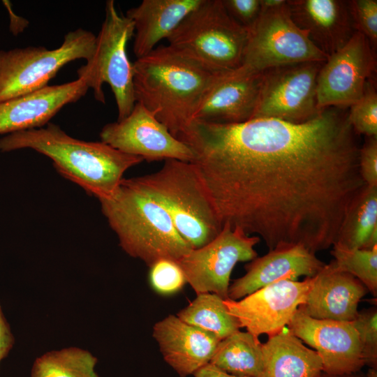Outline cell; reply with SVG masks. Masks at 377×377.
Returning a JSON list of instances; mask_svg holds the SVG:
<instances>
[{
  "label": "cell",
  "mask_w": 377,
  "mask_h": 377,
  "mask_svg": "<svg viewBox=\"0 0 377 377\" xmlns=\"http://www.w3.org/2000/svg\"><path fill=\"white\" fill-rule=\"evenodd\" d=\"M348 114L329 107L303 123L193 121L177 138L191 150L222 226L257 236L269 250L300 244L316 253L336 242L366 185Z\"/></svg>",
  "instance_id": "1"
},
{
  "label": "cell",
  "mask_w": 377,
  "mask_h": 377,
  "mask_svg": "<svg viewBox=\"0 0 377 377\" xmlns=\"http://www.w3.org/2000/svg\"><path fill=\"white\" fill-rule=\"evenodd\" d=\"M31 149L50 158L57 171L98 200L112 195L124 172L142 158L121 152L101 142L68 135L58 125L21 131L0 138V151Z\"/></svg>",
  "instance_id": "2"
},
{
  "label": "cell",
  "mask_w": 377,
  "mask_h": 377,
  "mask_svg": "<svg viewBox=\"0 0 377 377\" xmlns=\"http://www.w3.org/2000/svg\"><path fill=\"white\" fill-rule=\"evenodd\" d=\"M135 102L177 135L193 121L215 75L171 46L161 45L133 63Z\"/></svg>",
  "instance_id": "3"
},
{
  "label": "cell",
  "mask_w": 377,
  "mask_h": 377,
  "mask_svg": "<svg viewBox=\"0 0 377 377\" xmlns=\"http://www.w3.org/2000/svg\"><path fill=\"white\" fill-rule=\"evenodd\" d=\"M98 200L119 246L149 267L161 259L177 262L192 249L166 211L128 179L123 178L112 195Z\"/></svg>",
  "instance_id": "4"
},
{
  "label": "cell",
  "mask_w": 377,
  "mask_h": 377,
  "mask_svg": "<svg viewBox=\"0 0 377 377\" xmlns=\"http://www.w3.org/2000/svg\"><path fill=\"white\" fill-rule=\"evenodd\" d=\"M128 179L166 211L192 249L207 244L221 232L214 205L191 162L167 159L158 171Z\"/></svg>",
  "instance_id": "5"
},
{
  "label": "cell",
  "mask_w": 377,
  "mask_h": 377,
  "mask_svg": "<svg viewBox=\"0 0 377 377\" xmlns=\"http://www.w3.org/2000/svg\"><path fill=\"white\" fill-rule=\"evenodd\" d=\"M248 31L227 13L222 0H202L168 37V45L215 73L239 68Z\"/></svg>",
  "instance_id": "6"
},
{
  "label": "cell",
  "mask_w": 377,
  "mask_h": 377,
  "mask_svg": "<svg viewBox=\"0 0 377 377\" xmlns=\"http://www.w3.org/2000/svg\"><path fill=\"white\" fill-rule=\"evenodd\" d=\"M105 12L94 53L77 73L78 78L85 80L89 89L93 90L96 100L102 103H105L103 85L108 83L110 86L119 121L131 113L135 103L133 64L126 52L127 44L134 35V24L117 12L113 0L106 1Z\"/></svg>",
  "instance_id": "7"
},
{
  "label": "cell",
  "mask_w": 377,
  "mask_h": 377,
  "mask_svg": "<svg viewBox=\"0 0 377 377\" xmlns=\"http://www.w3.org/2000/svg\"><path fill=\"white\" fill-rule=\"evenodd\" d=\"M96 37L79 28L68 32L61 45L48 50L43 46L0 50V103L47 86L60 69L71 61L92 56Z\"/></svg>",
  "instance_id": "8"
},
{
  "label": "cell",
  "mask_w": 377,
  "mask_h": 377,
  "mask_svg": "<svg viewBox=\"0 0 377 377\" xmlns=\"http://www.w3.org/2000/svg\"><path fill=\"white\" fill-rule=\"evenodd\" d=\"M247 31L242 63L239 67L245 73H260L280 66L325 61L328 58L293 21L287 1L282 6L260 10L258 19Z\"/></svg>",
  "instance_id": "9"
},
{
  "label": "cell",
  "mask_w": 377,
  "mask_h": 377,
  "mask_svg": "<svg viewBox=\"0 0 377 377\" xmlns=\"http://www.w3.org/2000/svg\"><path fill=\"white\" fill-rule=\"evenodd\" d=\"M325 61L280 66L263 72V81L251 119L274 118L303 123L317 116L316 85Z\"/></svg>",
  "instance_id": "10"
},
{
  "label": "cell",
  "mask_w": 377,
  "mask_h": 377,
  "mask_svg": "<svg viewBox=\"0 0 377 377\" xmlns=\"http://www.w3.org/2000/svg\"><path fill=\"white\" fill-rule=\"evenodd\" d=\"M260 241L258 237L249 235L241 228L224 224L213 240L191 249L177 263L197 295L212 293L227 300L233 268L239 262L258 257L254 246Z\"/></svg>",
  "instance_id": "11"
},
{
  "label": "cell",
  "mask_w": 377,
  "mask_h": 377,
  "mask_svg": "<svg viewBox=\"0 0 377 377\" xmlns=\"http://www.w3.org/2000/svg\"><path fill=\"white\" fill-rule=\"evenodd\" d=\"M376 70V53L367 38L355 31L348 43L323 63L316 85L320 110L350 107L363 95Z\"/></svg>",
  "instance_id": "12"
},
{
  "label": "cell",
  "mask_w": 377,
  "mask_h": 377,
  "mask_svg": "<svg viewBox=\"0 0 377 377\" xmlns=\"http://www.w3.org/2000/svg\"><path fill=\"white\" fill-rule=\"evenodd\" d=\"M313 281L283 280L264 286L239 300H224L228 312L236 318L240 328L256 337L274 335L287 327L291 318L304 304Z\"/></svg>",
  "instance_id": "13"
},
{
  "label": "cell",
  "mask_w": 377,
  "mask_h": 377,
  "mask_svg": "<svg viewBox=\"0 0 377 377\" xmlns=\"http://www.w3.org/2000/svg\"><path fill=\"white\" fill-rule=\"evenodd\" d=\"M102 142L125 154L147 162L177 159L191 162L193 153L173 136L144 105L135 102L131 113L121 120L105 124Z\"/></svg>",
  "instance_id": "14"
},
{
  "label": "cell",
  "mask_w": 377,
  "mask_h": 377,
  "mask_svg": "<svg viewBox=\"0 0 377 377\" xmlns=\"http://www.w3.org/2000/svg\"><path fill=\"white\" fill-rule=\"evenodd\" d=\"M287 327L314 348L327 375H350L365 365L358 333L352 321L313 318L299 307Z\"/></svg>",
  "instance_id": "15"
},
{
  "label": "cell",
  "mask_w": 377,
  "mask_h": 377,
  "mask_svg": "<svg viewBox=\"0 0 377 377\" xmlns=\"http://www.w3.org/2000/svg\"><path fill=\"white\" fill-rule=\"evenodd\" d=\"M263 81V73L239 68L216 73L206 89L193 121L233 124L251 119Z\"/></svg>",
  "instance_id": "16"
},
{
  "label": "cell",
  "mask_w": 377,
  "mask_h": 377,
  "mask_svg": "<svg viewBox=\"0 0 377 377\" xmlns=\"http://www.w3.org/2000/svg\"><path fill=\"white\" fill-rule=\"evenodd\" d=\"M325 265L314 253L300 244L278 246L245 265L246 274L230 285L228 299L238 300L253 292L283 280L313 277Z\"/></svg>",
  "instance_id": "17"
},
{
  "label": "cell",
  "mask_w": 377,
  "mask_h": 377,
  "mask_svg": "<svg viewBox=\"0 0 377 377\" xmlns=\"http://www.w3.org/2000/svg\"><path fill=\"white\" fill-rule=\"evenodd\" d=\"M89 90L83 78L43 88L0 103V134L42 128L65 105Z\"/></svg>",
  "instance_id": "18"
},
{
  "label": "cell",
  "mask_w": 377,
  "mask_h": 377,
  "mask_svg": "<svg viewBox=\"0 0 377 377\" xmlns=\"http://www.w3.org/2000/svg\"><path fill=\"white\" fill-rule=\"evenodd\" d=\"M367 292L360 281L339 269L332 260L313 277L300 309L313 318L350 322L356 318L359 302Z\"/></svg>",
  "instance_id": "19"
},
{
  "label": "cell",
  "mask_w": 377,
  "mask_h": 377,
  "mask_svg": "<svg viewBox=\"0 0 377 377\" xmlns=\"http://www.w3.org/2000/svg\"><path fill=\"white\" fill-rule=\"evenodd\" d=\"M153 337L165 361L181 377L193 374L209 363L221 341L214 334L187 324L174 315L154 325Z\"/></svg>",
  "instance_id": "20"
},
{
  "label": "cell",
  "mask_w": 377,
  "mask_h": 377,
  "mask_svg": "<svg viewBox=\"0 0 377 377\" xmlns=\"http://www.w3.org/2000/svg\"><path fill=\"white\" fill-rule=\"evenodd\" d=\"M295 24L328 57L343 47L355 29L347 1L287 0Z\"/></svg>",
  "instance_id": "21"
},
{
  "label": "cell",
  "mask_w": 377,
  "mask_h": 377,
  "mask_svg": "<svg viewBox=\"0 0 377 377\" xmlns=\"http://www.w3.org/2000/svg\"><path fill=\"white\" fill-rule=\"evenodd\" d=\"M202 0H143L126 11L133 22V52L137 59L145 56L168 37Z\"/></svg>",
  "instance_id": "22"
},
{
  "label": "cell",
  "mask_w": 377,
  "mask_h": 377,
  "mask_svg": "<svg viewBox=\"0 0 377 377\" xmlns=\"http://www.w3.org/2000/svg\"><path fill=\"white\" fill-rule=\"evenodd\" d=\"M259 377H321L322 360L286 327L262 343Z\"/></svg>",
  "instance_id": "23"
},
{
  "label": "cell",
  "mask_w": 377,
  "mask_h": 377,
  "mask_svg": "<svg viewBox=\"0 0 377 377\" xmlns=\"http://www.w3.org/2000/svg\"><path fill=\"white\" fill-rule=\"evenodd\" d=\"M333 246L348 250L377 246V186L366 184L352 201Z\"/></svg>",
  "instance_id": "24"
},
{
  "label": "cell",
  "mask_w": 377,
  "mask_h": 377,
  "mask_svg": "<svg viewBox=\"0 0 377 377\" xmlns=\"http://www.w3.org/2000/svg\"><path fill=\"white\" fill-rule=\"evenodd\" d=\"M210 363L232 375L259 377L262 343L258 337L239 330L219 341Z\"/></svg>",
  "instance_id": "25"
},
{
  "label": "cell",
  "mask_w": 377,
  "mask_h": 377,
  "mask_svg": "<svg viewBox=\"0 0 377 377\" xmlns=\"http://www.w3.org/2000/svg\"><path fill=\"white\" fill-rule=\"evenodd\" d=\"M216 294H198L177 316L191 325L211 332L221 340L239 330V325Z\"/></svg>",
  "instance_id": "26"
},
{
  "label": "cell",
  "mask_w": 377,
  "mask_h": 377,
  "mask_svg": "<svg viewBox=\"0 0 377 377\" xmlns=\"http://www.w3.org/2000/svg\"><path fill=\"white\" fill-rule=\"evenodd\" d=\"M96 363V357L80 348L52 350L36 359L31 377H98Z\"/></svg>",
  "instance_id": "27"
},
{
  "label": "cell",
  "mask_w": 377,
  "mask_h": 377,
  "mask_svg": "<svg viewBox=\"0 0 377 377\" xmlns=\"http://www.w3.org/2000/svg\"><path fill=\"white\" fill-rule=\"evenodd\" d=\"M332 246L331 254L337 267L357 278L376 297L377 246L371 249L354 250Z\"/></svg>",
  "instance_id": "28"
},
{
  "label": "cell",
  "mask_w": 377,
  "mask_h": 377,
  "mask_svg": "<svg viewBox=\"0 0 377 377\" xmlns=\"http://www.w3.org/2000/svg\"><path fill=\"white\" fill-rule=\"evenodd\" d=\"M350 108L348 121L355 133L377 137V92L373 78L367 81L362 97Z\"/></svg>",
  "instance_id": "29"
},
{
  "label": "cell",
  "mask_w": 377,
  "mask_h": 377,
  "mask_svg": "<svg viewBox=\"0 0 377 377\" xmlns=\"http://www.w3.org/2000/svg\"><path fill=\"white\" fill-rule=\"evenodd\" d=\"M360 339L364 364L376 369L377 364V311L372 308L359 312L352 321Z\"/></svg>",
  "instance_id": "30"
},
{
  "label": "cell",
  "mask_w": 377,
  "mask_h": 377,
  "mask_svg": "<svg viewBox=\"0 0 377 377\" xmlns=\"http://www.w3.org/2000/svg\"><path fill=\"white\" fill-rule=\"evenodd\" d=\"M350 16L355 31L363 34L376 52L377 47V1H347Z\"/></svg>",
  "instance_id": "31"
},
{
  "label": "cell",
  "mask_w": 377,
  "mask_h": 377,
  "mask_svg": "<svg viewBox=\"0 0 377 377\" xmlns=\"http://www.w3.org/2000/svg\"><path fill=\"white\" fill-rule=\"evenodd\" d=\"M149 268L150 283L159 293H175L186 283L184 272L177 261L161 259Z\"/></svg>",
  "instance_id": "32"
},
{
  "label": "cell",
  "mask_w": 377,
  "mask_h": 377,
  "mask_svg": "<svg viewBox=\"0 0 377 377\" xmlns=\"http://www.w3.org/2000/svg\"><path fill=\"white\" fill-rule=\"evenodd\" d=\"M229 15L245 29H249L260 13V0H222Z\"/></svg>",
  "instance_id": "33"
},
{
  "label": "cell",
  "mask_w": 377,
  "mask_h": 377,
  "mask_svg": "<svg viewBox=\"0 0 377 377\" xmlns=\"http://www.w3.org/2000/svg\"><path fill=\"white\" fill-rule=\"evenodd\" d=\"M360 175L368 186H377V137H366L359 151Z\"/></svg>",
  "instance_id": "34"
},
{
  "label": "cell",
  "mask_w": 377,
  "mask_h": 377,
  "mask_svg": "<svg viewBox=\"0 0 377 377\" xmlns=\"http://www.w3.org/2000/svg\"><path fill=\"white\" fill-rule=\"evenodd\" d=\"M14 342L10 325L3 314L0 305V362L8 355Z\"/></svg>",
  "instance_id": "35"
},
{
  "label": "cell",
  "mask_w": 377,
  "mask_h": 377,
  "mask_svg": "<svg viewBox=\"0 0 377 377\" xmlns=\"http://www.w3.org/2000/svg\"><path fill=\"white\" fill-rule=\"evenodd\" d=\"M193 375L195 377H244L228 374L210 362L198 369Z\"/></svg>",
  "instance_id": "36"
},
{
  "label": "cell",
  "mask_w": 377,
  "mask_h": 377,
  "mask_svg": "<svg viewBox=\"0 0 377 377\" xmlns=\"http://www.w3.org/2000/svg\"><path fill=\"white\" fill-rule=\"evenodd\" d=\"M329 376V375H328ZM330 377H335L336 376H329Z\"/></svg>",
  "instance_id": "37"
}]
</instances>
